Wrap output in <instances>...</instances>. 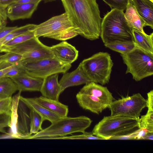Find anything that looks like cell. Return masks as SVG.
Wrapping results in <instances>:
<instances>
[{
    "instance_id": "6da1fadb",
    "label": "cell",
    "mask_w": 153,
    "mask_h": 153,
    "mask_svg": "<svg viewBox=\"0 0 153 153\" xmlns=\"http://www.w3.org/2000/svg\"><path fill=\"white\" fill-rule=\"evenodd\" d=\"M79 35L91 40L100 36L102 19L96 0H61Z\"/></svg>"
},
{
    "instance_id": "7a4b0ae2",
    "label": "cell",
    "mask_w": 153,
    "mask_h": 153,
    "mask_svg": "<svg viewBox=\"0 0 153 153\" xmlns=\"http://www.w3.org/2000/svg\"><path fill=\"white\" fill-rule=\"evenodd\" d=\"M100 36L105 44L134 41L132 29L128 24L124 11L111 9L102 19Z\"/></svg>"
},
{
    "instance_id": "3957f363",
    "label": "cell",
    "mask_w": 153,
    "mask_h": 153,
    "mask_svg": "<svg viewBox=\"0 0 153 153\" xmlns=\"http://www.w3.org/2000/svg\"><path fill=\"white\" fill-rule=\"evenodd\" d=\"M79 105L83 109L99 114L114 100L106 87L93 82L86 84L76 95Z\"/></svg>"
},
{
    "instance_id": "277c9868",
    "label": "cell",
    "mask_w": 153,
    "mask_h": 153,
    "mask_svg": "<svg viewBox=\"0 0 153 153\" xmlns=\"http://www.w3.org/2000/svg\"><path fill=\"white\" fill-rule=\"evenodd\" d=\"M92 120L84 116L60 118L48 127L31 135L28 139H55L76 132L83 133Z\"/></svg>"
},
{
    "instance_id": "5b68a950",
    "label": "cell",
    "mask_w": 153,
    "mask_h": 153,
    "mask_svg": "<svg viewBox=\"0 0 153 153\" xmlns=\"http://www.w3.org/2000/svg\"><path fill=\"white\" fill-rule=\"evenodd\" d=\"M139 119L121 115L104 117L94 126L92 133L104 140L127 135L140 128Z\"/></svg>"
},
{
    "instance_id": "8992f818",
    "label": "cell",
    "mask_w": 153,
    "mask_h": 153,
    "mask_svg": "<svg viewBox=\"0 0 153 153\" xmlns=\"http://www.w3.org/2000/svg\"><path fill=\"white\" fill-rule=\"evenodd\" d=\"M80 64L91 82L102 85L109 82L114 63L108 52L96 53L83 60Z\"/></svg>"
},
{
    "instance_id": "52a82bcc",
    "label": "cell",
    "mask_w": 153,
    "mask_h": 153,
    "mask_svg": "<svg viewBox=\"0 0 153 153\" xmlns=\"http://www.w3.org/2000/svg\"><path fill=\"white\" fill-rule=\"evenodd\" d=\"M126 65V74L130 73L136 81L153 74V54L136 47L125 54H120Z\"/></svg>"
},
{
    "instance_id": "ba28073f",
    "label": "cell",
    "mask_w": 153,
    "mask_h": 153,
    "mask_svg": "<svg viewBox=\"0 0 153 153\" xmlns=\"http://www.w3.org/2000/svg\"><path fill=\"white\" fill-rule=\"evenodd\" d=\"M22 62L27 74L34 77L43 79L54 74H64L71 66V64L63 62L54 56Z\"/></svg>"
},
{
    "instance_id": "9c48e42d",
    "label": "cell",
    "mask_w": 153,
    "mask_h": 153,
    "mask_svg": "<svg viewBox=\"0 0 153 153\" xmlns=\"http://www.w3.org/2000/svg\"><path fill=\"white\" fill-rule=\"evenodd\" d=\"M0 52H12L21 55L23 61L34 60L54 56L50 47L34 37L15 46L0 49Z\"/></svg>"
},
{
    "instance_id": "30bf717a",
    "label": "cell",
    "mask_w": 153,
    "mask_h": 153,
    "mask_svg": "<svg viewBox=\"0 0 153 153\" xmlns=\"http://www.w3.org/2000/svg\"><path fill=\"white\" fill-rule=\"evenodd\" d=\"M147 105V100L138 93L113 101L108 108L111 116L121 115L139 119L142 111Z\"/></svg>"
},
{
    "instance_id": "8fae6325",
    "label": "cell",
    "mask_w": 153,
    "mask_h": 153,
    "mask_svg": "<svg viewBox=\"0 0 153 153\" xmlns=\"http://www.w3.org/2000/svg\"><path fill=\"white\" fill-rule=\"evenodd\" d=\"M72 27H74L68 15L65 12L37 25L33 31L36 37L43 36L50 38Z\"/></svg>"
},
{
    "instance_id": "7c38bea8",
    "label": "cell",
    "mask_w": 153,
    "mask_h": 153,
    "mask_svg": "<svg viewBox=\"0 0 153 153\" xmlns=\"http://www.w3.org/2000/svg\"><path fill=\"white\" fill-rule=\"evenodd\" d=\"M39 3L12 4L7 8V18L11 21L29 19L31 17Z\"/></svg>"
},
{
    "instance_id": "4fadbf2b",
    "label": "cell",
    "mask_w": 153,
    "mask_h": 153,
    "mask_svg": "<svg viewBox=\"0 0 153 153\" xmlns=\"http://www.w3.org/2000/svg\"><path fill=\"white\" fill-rule=\"evenodd\" d=\"M50 48L55 57L66 63L71 64L78 56V51L66 42H62Z\"/></svg>"
},
{
    "instance_id": "5bb4252c",
    "label": "cell",
    "mask_w": 153,
    "mask_h": 153,
    "mask_svg": "<svg viewBox=\"0 0 153 153\" xmlns=\"http://www.w3.org/2000/svg\"><path fill=\"white\" fill-rule=\"evenodd\" d=\"M63 74L59 82L62 92L68 87L91 82L85 74L80 63L73 71Z\"/></svg>"
},
{
    "instance_id": "9a60e30c",
    "label": "cell",
    "mask_w": 153,
    "mask_h": 153,
    "mask_svg": "<svg viewBox=\"0 0 153 153\" xmlns=\"http://www.w3.org/2000/svg\"><path fill=\"white\" fill-rule=\"evenodd\" d=\"M17 85L19 92L24 91H40L43 79L34 77L26 72L10 77Z\"/></svg>"
},
{
    "instance_id": "2e32d148",
    "label": "cell",
    "mask_w": 153,
    "mask_h": 153,
    "mask_svg": "<svg viewBox=\"0 0 153 153\" xmlns=\"http://www.w3.org/2000/svg\"><path fill=\"white\" fill-rule=\"evenodd\" d=\"M58 74L48 76L43 79L40 90L42 96L45 98L59 101L62 93L58 81Z\"/></svg>"
},
{
    "instance_id": "e0dca14e",
    "label": "cell",
    "mask_w": 153,
    "mask_h": 153,
    "mask_svg": "<svg viewBox=\"0 0 153 153\" xmlns=\"http://www.w3.org/2000/svg\"><path fill=\"white\" fill-rule=\"evenodd\" d=\"M19 99L23 102L30 109H33L39 114L43 122L47 120L52 123L61 118L38 103L34 98H25L20 95Z\"/></svg>"
},
{
    "instance_id": "ac0fdd59",
    "label": "cell",
    "mask_w": 153,
    "mask_h": 153,
    "mask_svg": "<svg viewBox=\"0 0 153 153\" xmlns=\"http://www.w3.org/2000/svg\"><path fill=\"white\" fill-rule=\"evenodd\" d=\"M146 26L153 29V2L149 0H130Z\"/></svg>"
},
{
    "instance_id": "d6986e66",
    "label": "cell",
    "mask_w": 153,
    "mask_h": 153,
    "mask_svg": "<svg viewBox=\"0 0 153 153\" xmlns=\"http://www.w3.org/2000/svg\"><path fill=\"white\" fill-rule=\"evenodd\" d=\"M126 10L125 17L129 27L132 29L145 32L143 27L146 26V23L138 14L130 0L128 3Z\"/></svg>"
},
{
    "instance_id": "ffe728a7",
    "label": "cell",
    "mask_w": 153,
    "mask_h": 153,
    "mask_svg": "<svg viewBox=\"0 0 153 153\" xmlns=\"http://www.w3.org/2000/svg\"><path fill=\"white\" fill-rule=\"evenodd\" d=\"M34 98L38 103L57 114L60 117L67 116L68 113V106L61 103L59 100L47 98L42 96Z\"/></svg>"
},
{
    "instance_id": "44dd1931",
    "label": "cell",
    "mask_w": 153,
    "mask_h": 153,
    "mask_svg": "<svg viewBox=\"0 0 153 153\" xmlns=\"http://www.w3.org/2000/svg\"><path fill=\"white\" fill-rule=\"evenodd\" d=\"M135 46L141 49L153 54V33L149 35L132 29Z\"/></svg>"
},
{
    "instance_id": "7402d4cb",
    "label": "cell",
    "mask_w": 153,
    "mask_h": 153,
    "mask_svg": "<svg viewBox=\"0 0 153 153\" xmlns=\"http://www.w3.org/2000/svg\"><path fill=\"white\" fill-rule=\"evenodd\" d=\"M17 91V85L11 78L4 77L0 79V98L11 97Z\"/></svg>"
},
{
    "instance_id": "603a6c76",
    "label": "cell",
    "mask_w": 153,
    "mask_h": 153,
    "mask_svg": "<svg viewBox=\"0 0 153 153\" xmlns=\"http://www.w3.org/2000/svg\"><path fill=\"white\" fill-rule=\"evenodd\" d=\"M105 46L110 49L125 54L133 50L135 47L134 41H117L104 44Z\"/></svg>"
},
{
    "instance_id": "cb8c5ba5",
    "label": "cell",
    "mask_w": 153,
    "mask_h": 153,
    "mask_svg": "<svg viewBox=\"0 0 153 153\" xmlns=\"http://www.w3.org/2000/svg\"><path fill=\"white\" fill-rule=\"evenodd\" d=\"M36 25L34 24H28L19 27H18L0 40V48L18 35L29 31L33 30Z\"/></svg>"
},
{
    "instance_id": "d4e9b609",
    "label": "cell",
    "mask_w": 153,
    "mask_h": 153,
    "mask_svg": "<svg viewBox=\"0 0 153 153\" xmlns=\"http://www.w3.org/2000/svg\"><path fill=\"white\" fill-rule=\"evenodd\" d=\"M30 134H36L42 130V126L43 121L41 116L33 109H30Z\"/></svg>"
},
{
    "instance_id": "484cf974",
    "label": "cell",
    "mask_w": 153,
    "mask_h": 153,
    "mask_svg": "<svg viewBox=\"0 0 153 153\" xmlns=\"http://www.w3.org/2000/svg\"><path fill=\"white\" fill-rule=\"evenodd\" d=\"M3 60L0 63V70L9 67L23 61L20 54L12 52L5 53Z\"/></svg>"
},
{
    "instance_id": "4316f807",
    "label": "cell",
    "mask_w": 153,
    "mask_h": 153,
    "mask_svg": "<svg viewBox=\"0 0 153 153\" xmlns=\"http://www.w3.org/2000/svg\"><path fill=\"white\" fill-rule=\"evenodd\" d=\"M33 30L18 35L2 46L0 48V49L15 46L35 37Z\"/></svg>"
},
{
    "instance_id": "83f0119b",
    "label": "cell",
    "mask_w": 153,
    "mask_h": 153,
    "mask_svg": "<svg viewBox=\"0 0 153 153\" xmlns=\"http://www.w3.org/2000/svg\"><path fill=\"white\" fill-rule=\"evenodd\" d=\"M139 124L140 128L153 132V111L148 110L146 115L141 116L139 119Z\"/></svg>"
},
{
    "instance_id": "f1b7e54d",
    "label": "cell",
    "mask_w": 153,
    "mask_h": 153,
    "mask_svg": "<svg viewBox=\"0 0 153 153\" xmlns=\"http://www.w3.org/2000/svg\"><path fill=\"white\" fill-rule=\"evenodd\" d=\"M78 35L79 33L77 31L74 27H72L53 36L50 38L65 41L73 38Z\"/></svg>"
},
{
    "instance_id": "f546056e",
    "label": "cell",
    "mask_w": 153,
    "mask_h": 153,
    "mask_svg": "<svg viewBox=\"0 0 153 153\" xmlns=\"http://www.w3.org/2000/svg\"><path fill=\"white\" fill-rule=\"evenodd\" d=\"M13 98L11 97L0 98V115L11 116L12 111Z\"/></svg>"
},
{
    "instance_id": "4dcf8cb0",
    "label": "cell",
    "mask_w": 153,
    "mask_h": 153,
    "mask_svg": "<svg viewBox=\"0 0 153 153\" xmlns=\"http://www.w3.org/2000/svg\"><path fill=\"white\" fill-rule=\"evenodd\" d=\"M82 133L80 135H74L68 136H66L57 137L55 139L104 140L102 137L93 135L92 132H88L85 131Z\"/></svg>"
},
{
    "instance_id": "1f68e13d",
    "label": "cell",
    "mask_w": 153,
    "mask_h": 153,
    "mask_svg": "<svg viewBox=\"0 0 153 153\" xmlns=\"http://www.w3.org/2000/svg\"><path fill=\"white\" fill-rule=\"evenodd\" d=\"M111 8L124 11L126 10L129 0H102Z\"/></svg>"
},
{
    "instance_id": "d6a6232c",
    "label": "cell",
    "mask_w": 153,
    "mask_h": 153,
    "mask_svg": "<svg viewBox=\"0 0 153 153\" xmlns=\"http://www.w3.org/2000/svg\"><path fill=\"white\" fill-rule=\"evenodd\" d=\"M26 72L25 67L22 62L12 65L5 77L10 78L17 76Z\"/></svg>"
},
{
    "instance_id": "836d02e7",
    "label": "cell",
    "mask_w": 153,
    "mask_h": 153,
    "mask_svg": "<svg viewBox=\"0 0 153 153\" xmlns=\"http://www.w3.org/2000/svg\"><path fill=\"white\" fill-rule=\"evenodd\" d=\"M11 116L6 114L0 115V132L7 133L5 128L10 126Z\"/></svg>"
},
{
    "instance_id": "e575fe53",
    "label": "cell",
    "mask_w": 153,
    "mask_h": 153,
    "mask_svg": "<svg viewBox=\"0 0 153 153\" xmlns=\"http://www.w3.org/2000/svg\"><path fill=\"white\" fill-rule=\"evenodd\" d=\"M8 7L0 4V29L6 27L8 18L7 8Z\"/></svg>"
},
{
    "instance_id": "d590c367",
    "label": "cell",
    "mask_w": 153,
    "mask_h": 153,
    "mask_svg": "<svg viewBox=\"0 0 153 153\" xmlns=\"http://www.w3.org/2000/svg\"><path fill=\"white\" fill-rule=\"evenodd\" d=\"M139 129L130 134L112 137L109 140H137Z\"/></svg>"
},
{
    "instance_id": "8d00e7d4",
    "label": "cell",
    "mask_w": 153,
    "mask_h": 153,
    "mask_svg": "<svg viewBox=\"0 0 153 153\" xmlns=\"http://www.w3.org/2000/svg\"><path fill=\"white\" fill-rule=\"evenodd\" d=\"M17 26L5 27L0 29V40L9 33L17 28Z\"/></svg>"
},
{
    "instance_id": "74e56055",
    "label": "cell",
    "mask_w": 153,
    "mask_h": 153,
    "mask_svg": "<svg viewBox=\"0 0 153 153\" xmlns=\"http://www.w3.org/2000/svg\"><path fill=\"white\" fill-rule=\"evenodd\" d=\"M148 99L147 107L148 110L153 111V90H152L147 93Z\"/></svg>"
},
{
    "instance_id": "f35d334b",
    "label": "cell",
    "mask_w": 153,
    "mask_h": 153,
    "mask_svg": "<svg viewBox=\"0 0 153 153\" xmlns=\"http://www.w3.org/2000/svg\"><path fill=\"white\" fill-rule=\"evenodd\" d=\"M42 1H44V0H17L13 4L28 3L36 2H40Z\"/></svg>"
},
{
    "instance_id": "ab89813d",
    "label": "cell",
    "mask_w": 153,
    "mask_h": 153,
    "mask_svg": "<svg viewBox=\"0 0 153 153\" xmlns=\"http://www.w3.org/2000/svg\"><path fill=\"white\" fill-rule=\"evenodd\" d=\"M17 0H0V4L7 6L15 3Z\"/></svg>"
},
{
    "instance_id": "60d3db41",
    "label": "cell",
    "mask_w": 153,
    "mask_h": 153,
    "mask_svg": "<svg viewBox=\"0 0 153 153\" xmlns=\"http://www.w3.org/2000/svg\"><path fill=\"white\" fill-rule=\"evenodd\" d=\"M12 66L0 70V79L5 76L6 74L10 71Z\"/></svg>"
},
{
    "instance_id": "b9f144b4",
    "label": "cell",
    "mask_w": 153,
    "mask_h": 153,
    "mask_svg": "<svg viewBox=\"0 0 153 153\" xmlns=\"http://www.w3.org/2000/svg\"><path fill=\"white\" fill-rule=\"evenodd\" d=\"M153 132H149L143 137L142 140H153Z\"/></svg>"
},
{
    "instance_id": "7bdbcfd3",
    "label": "cell",
    "mask_w": 153,
    "mask_h": 153,
    "mask_svg": "<svg viewBox=\"0 0 153 153\" xmlns=\"http://www.w3.org/2000/svg\"><path fill=\"white\" fill-rule=\"evenodd\" d=\"M5 54L3 55H0V63L3 60L5 56Z\"/></svg>"
},
{
    "instance_id": "ee69618b",
    "label": "cell",
    "mask_w": 153,
    "mask_h": 153,
    "mask_svg": "<svg viewBox=\"0 0 153 153\" xmlns=\"http://www.w3.org/2000/svg\"><path fill=\"white\" fill-rule=\"evenodd\" d=\"M54 0H44V1L45 2H48L52 1H53Z\"/></svg>"
},
{
    "instance_id": "f6af8a7d",
    "label": "cell",
    "mask_w": 153,
    "mask_h": 153,
    "mask_svg": "<svg viewBox=\"0 0 153 153\" xmlns=\"http://www.w3.org/2000/svg\"><path fill=\"white\" fill-rule=\"evenodd\" d=\"M149 0L153 2V0Z\"/></svg>"
}]
</instances>
